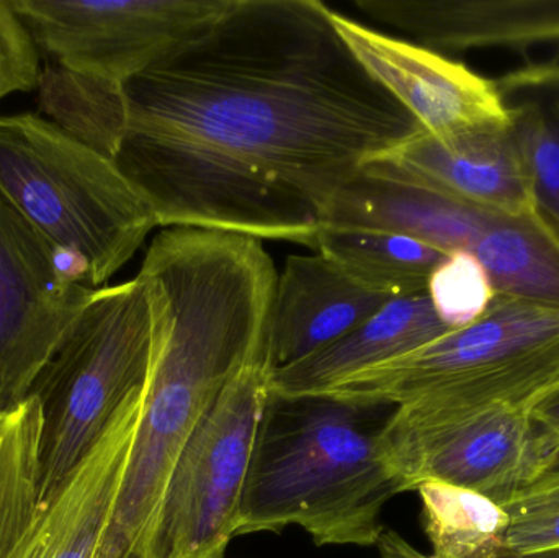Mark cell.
<instances>
[{"instance_id":"6da1fadb","label":"cell","mask_w":559,"mask_h":558,"mask_svg":"<svg viewBox=\"0 0 559 558\" xmlns=\"http://www.w3.org/2000/svg\"><path fill=\"white\" fill-rule=\"evenodd\" d=\"M321 0H231L121 85L114 163L160 228L314 248L332 202L423 131Z\"/></svg>"},{"instance_id":"7a4b0ae2","label":"cell","mask_w":559,"mask_h":558,"mask_svg":"<svg viewBox=\"0 0 559 558\" xmlns=\"http://www.w3.org/2000/svg\"><path fill=\"white\" fill-rule=\"evenodd\" d=\"M277 269L264 241L164 228L136 277L154 317V357L114 513L95 558H144L174 464L233 377L269 359Z\"/></svg>"},{"instance_id":"3957f363","label":"cell","mask_w":559,"mask_h":558,"mask_svg":"<svg viewBox=\"0 0 559 558\" xmlns=\"http://www.w3.org/2000/svg\"><path fill=\"white\" fill-rule=\"evenodd\" d=\"M393 405L271 392L249 465L238 536L308 533L316 546L377 547L404 494L383 432Z\"/></svg>"},{"instance_id":"277c9868","label":"cell","mask_w":559,"mask_h":558,"mask_svg":"<svg viewBox=\"0 0 559 558\" xmlns=\"http://www.w3.org/2000/svg\"><path fill=\"white\" fill-rule=\"evenodd\" d=\"M0 195L100 288L157 228L117 164L52 120L0 117Z\"/></svg>"},{"instance_id":"5b68a950","label":"cell","mask_w":559,"mask_h":558,"mask_svg":"<svg viewBox=\"0 0 559 558\" xmlns=\"http://www.w3.org/2000/svg\"><path fill=\"white\" fill-rule=\"evenodd\" d=\"M357 403L535 413L559 396V310L495 297L469 327L322 393Z\"/></svg>"},{"instance_id":"8992f818","label":"cell","mask_w":559,"mask_h":558,"mask_svg":"<svg viewBox=\"0 0 559 558\" xmlns=\"http://www.w3.org/2000/svg\"><path fill=\"white\" fill-rule=\"evenodd\" d=\"M154 317L140 278L95 288L29 396L41 415L39 497L48 500L150 380Z\"/></svg>"},{"instance_id":"52a82bcc","label":"cell","mask_w":559,"mask_h":558,"mask_svg":"<svg viewBox=\"0 0 559 558\" xmlns=\"http://www.w3.org/2000/svg\"><path fill=\"white\" fill-rule=\"evenodd\" d=\"M147 385V383H146ZM144 389L48 500L39 497L41 415L33 396L0 415V558H95L123 482Z\"/></svg>"},{"instance_id":"ba28073f","label":"cell","mask_w":559,"mask_h":558,"mask_svg":"<svg viewBox=\"0 0 559 558\" xmlns=\"http://www.w3.org/2000/svg\"><path fill=\"white\" fill-rule=\"evenodd\" d=\"M272 372L269 359L248 364L203 416L170 472L144 558H225L238 537Z\"/></svg>"},{"instance_id":"9c48e42d","label":"cell","mask_w":559,"mask_h":558,"mask_svg":"<svg viewBox=\"0 0 559 558\" xmlns=\"http://www.w3.org/2000/svg\"><path fill=\"white\" fill-rule=\"evenodd\" d=\"M383 438L404 494L440 482L498 504L544 474L559 455V439L534 413L504 405L396 406Z\"/></svg>"},{"instance_id":"30bf717a","label":"cell","mask_w":559,"mask_h":558,"mask_svg":"<svg viewBox=\"0 0 559 558\" xmlns=\"http://www.w3.org/2000/svg\"><path fill=\"white\" fill-rule=\"evenodd\" d=\"M69 74L127 84L218 19L231 0H10Z\"/></svg>"},{"instance_id":"8fae6325","label":"cell","mask_w":559,"mask_h":558,"mask_svg":"<svg viewBox=\"0 0 559 558\" xmlns=\"http://www.w3.org/2000/svg\"><path fill=\"white\" fill-rule=\"evenodd\" d=\"M94 290L0 195V415L28 399Z\"/></svg>"},{"instance_id":"7c38bea8","label":"cell","mask_w":559,"mask_h":558,"mask_svg":"<svg viewBox=\"0 0 559 558\" xmlns=\"http://www.w3.org/2000/svg\"><path fill=\"white\" fill-rule=\"evenodd\" d=\"M331 19L365 71L430 136L511 127V114L495 81L442 52L377 32L334 10Z\"/></svg>"},{"instance_id":"4fadbf2b","label":"cell","mask_w":559,"mask_h":558,"mask_svg":"<svg viewBox=\"0 0 559 558\" xmlns=\"http://www.w3.org/2000/svg\"><path fill=\"white\" fill-rule=\"evenodd\" d=\"M374 22L432 51L559 46V0H355Z\"/></svg>"},{"instance_id":"5bb4252c","label":"cell","mask_w":559,"mask_h":558,"mask_svg":"<svg viewBox=\"0 0 559 558\" xmlns=\"http://www.w3.org/2000/svg\"><path fill=\"white\" fill-rule=\"evenodd\" d=\"M374 161L496 215L521 216L535 210L511 127L449 138L423 130Z\"/></svg>"},{"instance_id":"9a60e30c","label":"cell","mask_w":559,"mask_h":558,"mask_svg":"<svg viewBox=\"0 0 559 558\" xmlns=\"http://www.w3.org/2000/svg\"><path fill=\"white\" fill-rule=\"evenodd\" d=\"M499 216L373 161L338 192L322 226L411 236L445 254L472 252Z\"/></svg>"},{"instance_id":"2e32d148","label":"cell","mask_w":559,"mask_h":558,"mask_svg":"<svg viewBox=\"0 0 559 558\" xmlns=\"http://www.w3.org/2000/svg\"><path fill=\"white\" fill-rule=\"evenodd\" d=\"M391 300L352 281L319 252L289 256L275 282L269 363L275 370L324 349Z\"/></svg>"},{"instance_id":"e0dca14e","label":"cell","mask_w":559,"mask_h":558,"mask_svg":"<svg viewBox=\"0 0 559 558\" xmlns=\"http://www.w3.org/2000/svg\"><path fill=\"white\" fill-rule=\"evenodd\" d=\"M450 331L433 311L429 295L393 298L324 349L275 369L271 392L278 396L322 395L355 373L413 353Z\"/></svg>"},{"instance_id":"ac0fdd59","label":"cell","mask_w":559,"mask_h":558,"mask_svg":"<svg viewBox=\"0 0 559 558\" xmlns=\"http://www.w3.org/2000/svg\"><path fill=\"white\" fill-rule=\"evenodd\" d=\"M495 84L511 114L535 212L559 238V59L527 62Z\"/></svg>"},{"instance_id":"d6986e66","label":"cell","mask_w":559,"mask_h":558,"mask_svg":"<svg viewBox=\"0 0 559 558\" xmlns=\"http://www.w3.org/2000/svg\"><path fill=\"white\" fill-rule=\"evenodd\" d=\"M312 249L361 287L391 298L427 294L430 275L449 256L411 236L341 226H322Z\"/></svg>"},{"instance_id":"ffe728a7","label":"cell","mask_w":559,"mask_h":558,"mask_svg":"<svg viewBox=\"0 0 559 558\" xmlns=\"http://www.w3.org/2000/svg\"><path fill=\"white\" fill-rule=\"evenodd\" d=\"M469 254L496 297L559 310V238L535 210L499 216Z\"/></svg>"},{"instance_id":"44dd1931","label":"cell","mask_w":559,"mask_h":558,"mask_svg":"<svg viewBox=\"0 0 559 558\" xmlns=\"http://www.w3.org/2000/svg\"><path fill=\"white\" fill-rule=\"evenodd\" d=\"M432 558H501L509 518L485 495L440 482L416 488Z\"/></svg>"},{"instance_id":"7402d4cb","label":"cell","mask_w":559,"mask_h":558,"mask_svg":"<svg viewBox=\"0 0 559 558\" xmlns=\"http://www.w3.org/2000/svg\"><path fill=\"white\" fill-rule=\"evenodd\" d=\"M509 518L504 556H534L559 550V455L504 504Z\"/></svg>"},{"instance_id":"603a6c76","label":"cell","mask_w":559,"mask_h":558,"mask_svg":"<svg viewBox=\"0 0 559 558\" xmlns=\"http://www.w3.org/2000/svg\"><path fill=\"white\" fill-rule=\"evenodd\" d=\"M427 295L437 317L452 331L478 321L496 297L485 269L466 251L447 256L430 275Z\"/></svg>"},{"instance_id":"cb8c5ba5","label":"cell","mask_w":559,"mask_h":558,"mask_svg":"<svg viewBox=\"0 0 559 558\" xmlns=\"http://www.w3.org/2000/svg\"><path fill=\"white\" fill-rule=\"evenodd\" d=\"M41 52L10 0H0V100L39 87Z\"/></svg>"},{"instance_id":"d4e9b609","label":"cell","mask_w":559,"mask_h":558,"mask_svg":"<svg viewBox=\"0 0 559 558\" xmlns=\"http://www.w3.org/2000/svg\"><path fill=\"white\" fill-rule=\"evenodd\" d=\"M377 549L380 558H432L411 546L403 536L391 530H384Z\"/></svg>"},{"instance_id":"484cf974","label":"cell","mask_w":559,"mask_h":558,"mask_svg":"<svg viewBox=\"0 0 559 558\" xmlns=\"http://www.w3.org/2000/svg\"><path fill=\"white\" fill-rule=\"evenodd\" d=\"M534 418L559 439V396L535 409Z\"/></svg>"},{"instance_id":"4316f807","label":"cell","mask_w":559,"mask_h":558,"mask_svg":"<svg viewBox=\"0 0 559 558\" xmlns=\"http://www.w3.org/2000/svg\"><path fill=\"white\" fill-rule=\"evenodd\" d=\"M501 558H559V550H555V553L534 554V556H502Z\"/></svg>"}]
</instances>
